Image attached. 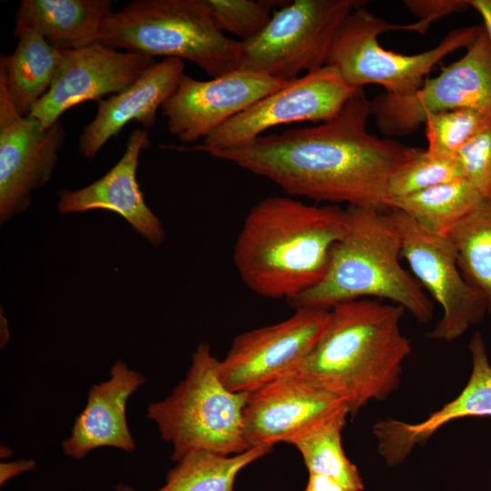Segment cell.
<instances>
[{
	"mask_svg": "<svg viewBox=\"0 0 491 491\" xmlns=\"http://www.w3.org/2000/svg\"><path fill=\"white\" fill-rule=\"evenodd\" d=\"M149 144L148 130H133L123 155L104 176L81 189L58 193V210L63 214L95 209L115 212L152 245H159L164 239L162 224L146 205L136 179L140 153Z\"/></svg>",
	"mask_w": 491,
	"mask_h": 491,
	"instance_id": "18",
	"label": "cell"
},
{
	"mask_svg": "<svg viewBox=\"0 0 491 491\" xmlns=\"http://www.w3.org/2000/svg\"><path fill=\"white\" fill-rule=\"evenodd\" d=\"M273 446H262L234 455L193 450L181 456L169 470L165 484L156 491H234L238 473L246 466L271 452ZM116 491H135L118 485Z\"/></svg>",
	"mask_w": 491,
	"mask_h": 491,
	"instance_id": "23",
	"label": "cell"
},
{
	"mask_svg": "<svg viewBox=\"0 0 491 491\" xmlns=\"http://www.w3.org/2000/svg\"><path fill=\"white\" fill-rule=\"evenodd\" d=\"M13 53L1 55L0 77L17 112L28 115L50 88L58 70L62 50L50 45L34 30L14 35Z\"/></svg>",
	"mask_w": 491,
	"mask_h": 491,
	"instance_id": "22",
	"label": "cell"
},
{
	"mask_svg": "<svg viewBox=\"0 0 491 491\" xmlns=\"http://www.w3.org/2000/svg\"><path fill=\"white\" fill-rule=\"evenodd\" d=\"M484 198L466 178L441 184L400 197H390L389 209H397L426 230L447 235Z\"/></svg>",
	"mask_w": 491,
	"mask_h": 491,
	"instance_id": "24",
	"label": "cell"
},
{
	"mask_svg": "<svg viewBox=\"0 0 491 491\" xmlns=\"http://www.w3.org/2000/svg\"><path fill=\"white\" fill-rule=\"evenodd\" d=\"M111 0H22L14 35L34 30L53 47L76 49L97 42Z\"/></svg>",
	"mask_w": 491,
	"mask_h": 491,
	"instance_id": "21",
	"label": "cell"
},
{
	"mask_svg": "<svg viewBox=\"0 0 491 491\" xmlns=\"http://www.w3.org/2000/svg\"><path fill=\"white\" fill-rule=\"evenodd\" d=\"M402 239V256L415 278L441 306L443 316L426 336L451 342L486 313L482 295L464 278L447 235L433 234L405 213L389 209Z\"/></svg>",
	"mask_w": 491,
	"mask_h": 491,
	"instance_id": "12",
	"label": "cell"
},
{
	"mask_svg": "<svg viewBox=\"0 0 491 491\" xmlns=\"http://www.w3.org/2000/svg\"><path fill=\"white\" fill-rule=\"evenodd\" d=\"M219 29L246 42L256 37L272 17V10L286 5L283 0H205Z\"/></svg>",
	"mask_w": 491,
	"mask_h": 491,
	"instance_id": "28",
	"label": "cell"
},
{
	"mask_svg": "<svg viewBox=\"0 0 491 491\" xmlns=\"http://www.w3.org/2000/svg\"><path fill=\"white\" fill-rule=\"evenodd\" d=\"M447 236L464 278L482 295L491 315V202L483 199Z\"/></svg>",
	"mask_w": 491,
	"mask_h": 491,
	"instance_id": "26",
	"label": "cell"
},
{
	"mask_svg": "<svg viewBox=\"0 0 491 491\" xmlns=\"http://www.w3.org/2000/svg\"><path fill=\"white\" fill-rule=\"evenodd\" d=\"M155 64L154 57L115 50L98 42L62 50L54 81L29 115L48 128L71 107L126 89Z\"/></svg>",
	"mask_w": 491,
	"mask_h": 491,
	"instance_id": "15",
	"label": "cell"
},
{
	"mask_svg": "<svg viewBox=\"0 0 491 491\" xmlns=\"http://www.w3.org/2000/svg\"><path fill=\"white\" fill-rule=\"evenodd\" d=\"M346 226V210L336 205L266 197L246 215L233 261L252 292L288 301L323 278L331 251Z\"/></svg>",
	"mask_w": 491,
	"mask_h": 491,
	"instance_id": "2",
	"label": "cell"
},
{
	"mask_svg": "<svg viewBox=\"0 0 491 491\" xmlns=\"http://www.w3.org/2000/svg\"><path fill=\"white\" fill-rule=\"evenodd\" d=\"M304 491H356L331 477L309 474L308 481Z\"/></svg>",
	"mask_w": 491,
	"mask_h": 491,
	"instance_id": "32",
	"label": "cell"
},
{
	"mask_svg": "<svg viewBox=\"0 0 491 491\" xmlns=\"http://www.w3.org/2000/svg\"><path fill=\"white\" fill-rule=\"evenodd\" d=\"M361 90L350 85L336 67L326 65L258 100L213 131L201 144L168 147L207 154L246 144L280 125L327 122Z\"/></svg>",
	"mask_w": 491,
	"mask_h": 491,
	"instance_id": "10",
	"label": "cell"
},
{
	"mask_svg": "<svg viewBox=\"0 0 491 491\" xmlns=\"http://www.w3.org/2000/svg\"><path fill=\"white\" fill-rule=\"evenodd\" d=\"M184 67L181 59L165 58L155 62L126 89L97 100L96 115L79 137L80 153L94 158L131 121H136L144 129L151 128L157 111L175 92Z\"/></svg>",
	"mask_w": 491,
	"mask_h": 491,
	"instance_id": "19",
	"label": "cell"
},
{
	"mask_svg": "<svg viewBox=\"0 0 491 491\" xmlns=\"http://www.w3.org/2000/svg\"><path fill=\"white\" fill-rule=\"evenodd\" d=\"M464 177L491 202V125L457 154Z\"/></svg>",
	"mask_w": 491,
	"mask_h": 491,
	"instance_id": "30",
	"label": "cell"
},
{
	"mask_svg": "<svg viewBox=\"0 0 491 491\" xmlns=\"http://www.w3.org/2000/svg\"><path fill=\"white\" fill-rule=\"evenodd\" d=\"M346 210V230L331 251L325 276L289 305L330 310L344 302L377 297L402 306L420 323L429 322L432 301L400 264L401 235L389 213L360 206Z\"/></svg>",
	"mask_w": 491,
	"mask_h": 491,
	"instance_id": "4",
	"label": "cell"
},
{
	"mask_svg": "<svg viewBox=\"0 0 491 491\" xmlns=\"http://www.w3.org/2000/svg\"><path fill=\"white\" fill-rule=\"evenodd\" d=\"M286 320L238 335L218 375L230 391L250 393L293 374L313 350L330 310L299 308Z\"/></svg>",
	"mask_w": 491,
	"mask_h": 491,
	"instance_id": "11",
	"label": "cell"
},
{
	"mask_svg": "<svg viewBox=\"0 0 491 491\" xmlns=\"http://www.w3.org/2000/svg\"><path fill=\"white\" fill-rule=\"evenodd\" d=\"M370 115L371 101L363 89L327 122L207 154L270 180L292 196L386 211L390 179L423 149L370 134Z\"/></svg>",
	"mask_w": 491,
	"mask_h": 491,
	"instance_id": "1",
	"label": "cell"
},
{
	"mask_svg": "<svg viewBox=\"0 0 491 491\" xmlns=\"http://www.w3.org/2000/svg\"><path fill=\"white\" fill-rule=\"evenodd\" d=\"M349 415L345 408L290 442L301 454L309 474L322 475L356 491L364 489L356 466L346 456L342 430Z\"/></svg>",
	"mask_w": 491,
	"mask_h": 491,
	"instance_id": "25",
	"label": "cell"
},
{
	"mask_svg": "<svg viewBox=\"0 0 491 491\" xmlns=\"http://www.w3.org/2000/svg\"><path fill=\"white\" fill-rule=\"evenodd\" d=\"M403 3L426 30L433 22L470 7L468 0H405Z\"/></svg>",
	"mask_w": 491,
	"mask_h": 491,
	"instance_id": "31",
	"label": "cell"
},
{
	"mask_svg": "<svg viewBox=\"0 0 491 491\" xmlns=\"http://www.w3.org/2000/svg\"><path fill=\"white\" fill-rule=\"evenodd\" d=\"M65 137L59 120L48 128L15 109L0 77V218L28 208L31 194L48 183Z\"/></svg>",
	"mask_w": 491,
	"mask_h": 491,
	"instance_id": "13",
	"label": "cell"
},
{
	"mask_svg": "<svg viewBox=\"0 0 491 491\" xmlns=\"http://www.w3.org/2000/svg\"><path fill=\"white\" fill-rule=\"evenodd\" d=\"M218 363L210 346L201 343L185 377L169 396L147 407V417L174 446V461L193 450L234 456L250 448L243 432L248 393L228 390L219 378Z\"/></svg>",
	"mask_w": 491,
	"mask_h": 491,
	"instance_id": "6",
	"label": "cell"
},
{
	"mask_svg": "<svg viewBox=\"0 0 491 491\" xmlns=\"http://www.w3.org/2000/svg\"><path fill=\"white\" fill-rule=\"evenodd\" d=\"M472 371L460 394L427 418L408 423L387 418L373 426L377 452L388 466H400L416 446L425 445L441 427L466 416H491V365L480 333L468 345Z\"/></svg>",
	"mask_w": 491,
	"mask_h": 491,
	"instance_id": "17",
	"label": "cell"
},
{
	"mask_svg": "<svg viewBox=\"0 0 491 491\" xmlns=\"http://www.w3.org/2000/svg\"><path fill=\"white\" fill-rule=\"evenodd\" d=\"M286 84L241 69L206 81L183 74L160 112L172 135L182 142L195 143Z\"/></svg>",
	"mask_w": 491,
	"mask_h": 491,
	"instance_id": "14",
	"label": "cell"
},
{
	"mask_svg": "<svg viewBox=\"0 0 491 491\" xmlns=\"http://www.w3.org/2000/svg\"><path fill=\"white\" fill-rule=\"evenodd\" d=\"M144 382L145 377L123 361L115 363L109 379L90 387L85 409L76 417L71 436L62 443L64 453L79 459L101 446L135 450L125 408L129 396Z\"/></svg>",
	"mask_w": 491,
	"mask_h": 491,
	"instance_id": "20",
	"label": "cell"
},
{
	"mask_svg": "<svg viewBox=\"0 0 491 491\" xmlns=\"http://www.w3.org/2000/svg\"><path fill=\"white\" fill-rule=\"evenodd\" d=\"M468 3L481 15L491 43V0H468Z\"/></svg>",
	"mask_w": 491,
	"mask_h": 491,
	"instance_id": "33",
	"label": "cell"
},
{
	"mask_svg": "<svg viewBox=\"0 0 491 491\" xmlns=\"http://www.w3.org/2000/svg\"><path fill=\"white\" fill-rule=\"evenodd\" d=\"M97 42L187 60L212 78L238 69L242 49L219 29L205 0H135L105 19Z\"/></svg>",
	"mask_w": 491,
	"mask_h": 491,
	"instance_id": "5",
	"label": "cell"
},
{
	"mask_svg": "<svg viewBox=\"0 0 491 491\" xmlns=\"http://www.w3.org/2000/svg\"><path fill=\"white\" fill-rule=\"evenodd\" d=\"M34 466L35 463L33 461H19L11 464H2L1 483L6 481L9 477L14 476L20 472L31 470Z\"/></svg>",
	"mask_w": 491,
	"mask_h": 491,
	"instance_id": "34",
	"label": "cell"
},
{
	"mask_svg": "<svg viewBox=\"0 0 491 491\" xmlns=\"http://www.w3.org/2000/svg\"><path fill=\"white\" fill-rule=\"evenodd\" d=\"M405 311L370 298L336 305L294 373L341 398L352 416L371 401L387 399L400 386L412 350L400 329Z\"/></svg>",
	"mask_w": 491,
	"mask_h": 491,
	"instance_id": "3",
	"label": "cell"
},
{
	"mask_svg": "<svg viewBox=\"0 0 491 491\" xmlns=\"http://www.w3.org/2000/svg\"><path fill=\"white\" fill-rule=\"evenodd\" d=\"M364 0H295L274 12L256 37L242 43L238 69L292 82L327 65L347 17Z\"/></svg>",
	"mask_w": 491,
	"mask_h": 491,
	"instance_id": "8",
	"label": "cell"
},
{
	"mask_svg": "<svg viewBox=\"0 0 491 491\" xmlns=\"http://www.w3.org/2000/svg\"><path fill=\"white\" fill-rule=\"evenodd\" d=\"M426 153L435 158H456L471 140L491 125V114L458 108L430 114L425 120Z\"/></svg>",
	"mask_w": 491,
	"mask_h": 491,
	"instance_id": "27",
	"label": "cell"
},
{
	"mask_svg": "<svg viewBox=\"0 0 491 491\" xmlns=\"http://www.w3.org/2000/svg\"><path fill=\"white\" fill-rule=\"evenodd\" d=\"M460 178L465 177L457 157H430L423 149L413 161L394 174L388 185L389 198L405 196Z\"/></svg>",
	"mask_w": 491,
	"mask_h": 491,
	"instance_id": "29",
	"label": "cell"
},
{
	"mask_svg": "<svg viewBox=\"0 0 491 491\" xmlns=\"http://www.w3.org/2000/svg\"><path fill=\"white\" fill-rule=\"evenodd\" d=\"M483 29L482 25L456 28L449 31L436 46L419 54L404 55L385 49L378 36L393 30L419 34L417 22L392 24L363 6L346 20L335 40L327 65L336 67L356 88L379 85L386 93L406 95L417 90L443 58L473 44Z\"/></svg>",
	"mask_w": 491,
	"mask_h": 491,
	"instance_id": "7",
	"label": "cell"
},
{
	"mask_svg": "<svg viewBox=\"0 0 491 491\" xmlns=\"http://www.w3.org/2000/svg\"><path fill=\"white\" fill-rule=\"evenodd\" d=\"M474 108L491 114V43L485 27L466 54L426 78L406 95L386 92L371 100V115L385 135L406 136L416 132L430 114Z\"/></svg>",
	"mask_w": 491,
	"mask_h": 491,
	"instance_id": "9",
	"label": "cell"
},
{
	"mask_svg": "<svg viewBox=\"0 0 491 491\" xmlns=\"http://www.w3.org/2000/svg\"><path fill=\"white\" fill-rule=\"evenodd\" d=\"M345 408L341 398L293 373L248 393L244 436L250 448L290 444Z\"/></svg>",
	"mask_w": 491,
	"mask_h": 491,
	"instance_id": "16",
	"label": "cell"
}]
</instances>
